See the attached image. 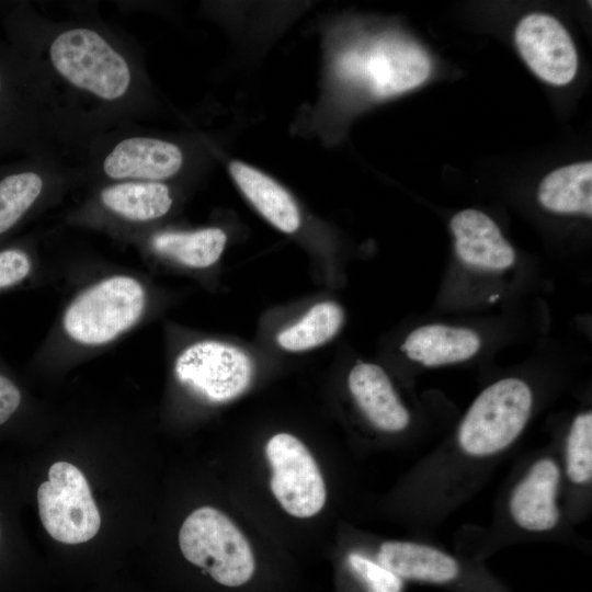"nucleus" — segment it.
<instances>
[{
  "label": "nucleus",
  "instance_id": "nucleus-1",
  "mask_svg": "<svg viewBox=\"0 0 592 592\" xmlns=\"http://www.w3.org/2000/svg\"><path fill=\"white\" fill-rule=\"evenodd\" d=\"M535 406L532 386L516 376L483 388L454 434L423 456L408 481L411 516L419 531L439 526L482 485L515 445Z\"/></svg>",
  "mask_w": 592,
  "mask_h": 592
},
{
  "label": "nucleus",
  "instance_id": "nucleus-2",
  "mask_svg": "<svg viewBox=\"0 0 592 592\" xmlns=\"http://www.w3.org/2000/svg\"><path fill=\"white\" fill-rule=\"evenodd\" d=\"M570 527L562 504L560 447L553 446L520 465L499 499L492 526L466 542L489 546L562 538Z\"/></svg>",
  "mask_w": 592,
  "mask_h": 592
},
{
  "label": "nucleus",
  "instance_id": "nucleus-3",
  "mask_svg": "<svg viewBox=\"0 0 592 592\" xmlns=\"http://www.w3.org/2000/svg\"><path fill=\"white\" fill-rule=\"evenodd\" d=\"M179 545L187 561L223 585H242L254 573V557L247 538L215 508H198L184 520Z\"/></svg>",
  "mask_w": 592,
  "mask_h": 592
},
{
  "label": "nucleus",
  "instance_id": "nucleus-4",
  "mask_svg": "<svg viewBox=\"0 0 592 592\" xmlns=\"http://www.w3.org/2000/svg\"><path fill=\"white\" fill-rule=\"evenodd\" d=\"M49 58L60 77L99 99L115 101L129 90L128 62L94 30L75 27L59 33L49 46Z\"/></svg>",
  "mask_w": 592,
  "mask_h": 592
},
{
  "label": "nucleus",
  "instance_id": "nucleus-5",
  "mask_svg": "<svg viewBox=\"0 0 592 592\" xmlns=\"http://www.w3.org/2000/svg\"><path fill=\"white\" fill-rule=\"evenodd\" d=\"M146 306L143 285L130 276L107 277L79 294L67 307L66 333L84 345H101L130 329Z\"/></svg>",
  "mask_w": 592,
  "mask_h": 592
},
{
  "label": "nucleus",
  "instance_id": "nucleus-6",
  "mask_svg": "<svg viewBox=\"0 0 592 592\" xmlns=\"http://www.w3.org/2000/svg\"><path fill=\"white\" fill-rule=\"evenodd\" d=\"M38 513L46 532L65 544H80L93 538L101 526V515L83 473L67 462H56L48 480L37 490Z\"/></svg>",
  "mask_w": 592,
  "mask_h": 592
},
{
  "label": "nucleus",
  "instance_id": "nucleus-7",
  "mask_svg": "<svg viewBox=\"0 0 592 592\" xmlns=\"http://www.w3.org/2000/svg\"><path fill=\"white\" fill-rule=\"evenodd\" d=\"M178 380L202 399L226 402L241 395L250 385L253 364L237 346L219 341H201L184 349L177 357Z\"/></svg>",
  "mask_w": 592,
  "mask_h": 592
},
{
  "label": "nucleus",
  "instance_id": "nucleus-8",
  "mask_svg": "<svg viewBox=\"0 0 592 592\" xmlns=\"http://www.w3.org/2000/svg\"><path fill=\"white\" fill-rule=\"evenodd\" d=\"M272 468L271 490L282 508L296 517H310L325 505L327 491L320 469L300 440L277 433L266 443Z\"/></svg>",
  "mask_w": 592,
  "mask_h": 592
},
{
  "label": "nucleus",
  "instance_id": "nucleus-9",
  "mask_svg": "<svg viewBox=\"0 0 592 592\" xmlns=\"http://www.w3.org/2000/svg\"><path fill=\"white\" fill-rule=\"evenodd\" d=\"M514 39L531 70L553 86L572 81L578 70V54L571 36L553 15L533 12L516 25Z\"/></svg>",
  "mask_w": 592,
  "mask_h": 592
},
{
  "label": "nucleus",
  "instance_id": "nucleus-10",
  "mask_svg": "<svg viewBox=\"0 0 592 592\" xmlns=\"http://www.w3.org/2000/svg\"><path fill=\"white\" fill-rule=\"evenodd\" d=\"M362 55V78L372 93L388 98L422 84L430 76L428 54L414 42L385 36Z\"/></svg>",
  "mask_w": 592,
  "mask_h": 592
},
{
  "label": "nucleus",
  "instance_id": "nucleus-11",
  "mask_svg": "<svg viewBox=\"0 0 592 592\" xmlns=\"http://www.w3.org/2000/svg\"><path fill=\"white\" fill-rule=\"evenodd\" d=\"M375 559L400 579L434 585H454L468 572L466 560L424 540H383Z\"/></svg>",
  "mask_w": 592,
  "mask_h": 592
},
{
  "label": "nucleus",
  "instance_id": "nucleus-12",
  "mask_svg": "<svg viewBox=\"0 0 592 592\" xmlns=\"http://www.w3.org/2000/svg\"><path fill=\"white\" fill-rule=\"evenodd\" d=\"M560 447L562 504L571 526L583 522L591 510L592 412L574 415Z\"/></svg>",
  "mask_w": 592,
  "mask_h": 592
},
{
  "label": "nucleus",
  "instance_id": "nucleus-13",
  "mask_svg": "<svg viewBox=\"0 0 592 592\" xmlns=\"http://www.w3.org/2000/svg\"><path fill=\"white\" fill-rule=\"evenodd\" d=\"M348 387L357 408L375 430L401 434L410 428L411 411L379 365L357 362L349 373Z\"/></svg>",
  "mask_w": 592,
  "mask_h": 592
},
{
  "label": "nucleus",
  "instance_id": "nucleus-14",
  "mask_svg": "<svg viewBox=\"0 0 592 592\" xmlns=\"http://www.w3.org/2000/svg\"><path fill=\"white\" fill-rule=\"evenodd\" d=\"M449 228L458 259L471 270L502 272L515 262V251L487 214L467 208L456 213Z\"/></svg>",
  "mask_w": 592,
  "mask_h": 592
},
{
  "label": "nucleus",
  "instance_id": "nucleus-15",
  "mask_svg": "<svg viewBox=\"0 0 592 592\" xmlns=\"http://www.w3.org/2000/svg\"><path fill=\"white\" fill-rule=\"evenodd\" d=\"M181 149L151 137H129L117 143L103 160V172L114 180L156 181L179 172Z\"/></svg>",
  "mask_w": 592,
  "mask_h": 592
},
{
  "label": "nucleus",
  "instance_id": "nucleus-16",
  "mask_svg": "<svg viewBox=\"0 0 592 592\" xmlns=\"http://www.w3.org/2000/svg\"><path fill=\"white\" fill-rule=\"evenodd\" d=\"M480 348L481 338L475 330L443 323L415 328L401 345L409 360L426 367L465 362Z\"/></svg>",
  "mask_w": 592,
  "mask_h": 592
},
{
  "label": "nucleus",
  "instance_id": "nucleus-17",
  "mask_svg": "<svg viewBox=\"0 0 592 592\" xmlns=\"http://www.w3.org/2000/svg\"><path fill=\"white\" fill-rule=\"evenodd\" d=\"M230 173L242 193L267 221L287 234L298 229V207L284 187L240 161L231 162Z\"/></svg>",
  "mask_w": 592,
  "mask_h": 592
},
{
  "label": "nucleus",
  "instance_id": "nucleus-18",
  "mask_svg": "<svg viewBox=\"0 0 592 592\" xmlns=\"http://www.w3.org/2000/svg\"><path fill=\"white\" fill-rule=\"evenodd\" d=\"M537 200L557 214L592 215V162H576L549 172L539 183Z\"/></svg>",
  "mask_w": 592,
  "mask_h": 592
},
{
  "label": "nucleus",
  "instance_id": "nucleus-19",
  "mask_svg": "<svg viewBox=\"0 0 592 592\" xmlns=\"http://www.w3.org/2000/svg\"><path fill=\"white\" fill-rule=\"evenodd\" d=\"M102 204L133 221H148L166 215L172 205L168 186L156 181H127L106 186Z\"/></svg>",
  "mask_w": 592,
  "mask_h": 592
},
{
  "label": "nucleus",
  "instance_id": "nucleus-20",
  "mask_svg": "<svg viewBox=\"0 0 592 592\" xmlns=\"http://www.w3.org/2000/svg\"><path fill=\"white\" fill-rule=\"evenodd\" d=\"M227 241L220 228H204L190 232L163 231L155 235L150 244L164 257L194 269L215 264L220 258Z\"/></svg>",
  "mask_w": 592,
  "mask_h": 592
},
{
  "label": "nucleus",
  "instance_id": "nucleus-21",
  "mask_svg": "<svg viewBox=\"0 0 592 592\" xmlns=\"http://www.w3.org/2000/svg\"><path fill=\"white\" fill-rule=\"evenodd\" d=\"M343 320V309L337 303H318L295 323L277 334V344L288 352H304L318 348L340 331Z\"/></svg>",
  "mask_w": 592,
  "mask_h": 592
},
{
  "label": "nucleus",
  "instance_id": "nucleus-22",
  "mask_svg": "<svg viewBox=\"0 0 592 592\" xmlns=\"http://www.w3.org/2000/svg\"><path fill=\"white\" fill-rule=\"evenodd\" d=\"M43 186V178L33 171L11 173L0 180V237L31 209Z\"/></svg>",
  "mask_w": 592,
  "mask_h": 592
},
{
  "label": "nucleus",
  "instance_id": "nucleus-23",
  "mask_svg": "<svg viewBox=\"0 0 592 592\" xmlns=\"http://www.w3.org/2000/svg\"><path fill=\"white\" fill-rule=\"evenodd\" d=\"M346 565L367 592H403V580L361 551H350Z\"/></svg>",
  "mask_w": 592,
  "mask_h": 592
},
{
  "label": "nucleus",
  "instance_id": "nucleus-24",
  "mask_svg": "<svg viewBox=\"0 0 592 592\" xmlns=\"http://www.w3.org/2000/svg\"><path fill=\"white\" fill-rule=\"evenodd\" d=\"M30 254L22 248L0 250V292L24 282L32 273Z\"/></svg>",
  "mask_w": 592,
  "mask_h": 592
},
{
  "label": "nucleus",
  "instance_id": "nucleus-25",
  "mask_svg": "<svg viewBox=\"0 0 592 592\" xmlns=\"http://www.w3.org/2000/svg\"><path fill=\"white\" fill-rule=\"evenodd\" d=\"M22 402V394L18 385L0 372V425L8 422L18 411Z\"/></svg>",
  "mask_w": 592,
  "mask_h": 592
},
{
  "label": "nucleus",
  "instance_id": "nucleus-26",
  "mask_svg": "<svg viewBox=\"0 0 592 592\" xmlns=\"http://www.w3.org/2000/svg\"><path fill=\"white\" fill-rule=\"evenodd\" d=\"M1 87H2V80H1V75H0V91H1Z\"/></svg>",
  "mask_w": 592,
  "mask_h": 592
}]
</instances>
